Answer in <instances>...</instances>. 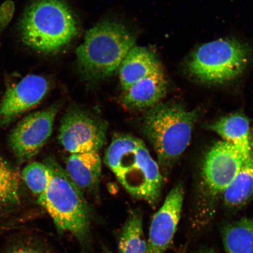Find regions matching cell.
Here are the masks:
<instances>
[{"label": "cell", "mask_w": 253, "mask_h": 253, "mask_svg": "<svg viewBox=\"0 0 253 253\" xmlns=\"http://www.w3.org/2000/svg\"><path fill=\"white\" fill-rule=\"evenodd\" d=\"M104 162L132 197L157 207L164 179L143 141L128 134L115 136L106 150Z\"/></svg>", "instance_id": "1"}, {"label": "cell", "mask_w": 253, "mask_h": 253, "mask_svg": "<svg viewBox=\"0 0 253 253\" xmlns=\"http://www.w3.org/2000/svg\"><path fill=\"white\" fill-rule=\"evenodd\" d=\"M45 164L49 170L50 181L38 204L45 209L59 233H71L79 242L89 237L91 211L84 192L75 184L54 157Z\"/></svg>", "instance_id": "2"}, {"label": "cell", "mask_w": 253, "mask_h": 253, "mask_svg": "<svg viewBox=\"0 0 253 253\" xmlns=\"http://www.w3.org/2000/svg\"><path fill=\"white\" fill-rule=\"evenodd\" d=\"M77 34L74 16L62 0H35L25 9L20 20L22 42L46 54L61 50Z\"/></svg>", "instance_id": "3"}, {"label": "cell", "mask_w": 253, "mask_h": 253, "mask_svg": "<svg viewBox=\"0 0 253 253\" xmlns=\"http://www.w3.org/2000/svg\"><path fill=\"white\" fill-rule=\"evenodd\" d=\"M197 119L196 111L176 103L160 102L148 110L142 126L161 166H171L184 153Z\"/></svg>", "instance_id": "4"}, {"label": "cell", "mask_w": 253, "mask_h": 253, "mask_svg": "<svg viewBox=\"0 0 253 253\" xmlns=\"http://www.w3.org/2000/svg\"><path fill=\"white\" fill-rule=\"evenodd\" d=\"M135 41L124 25L115 21L101 22L87 31L83 43L78 47L79 69L88 79L109 77L119 70Z\"/></svg>", "instance_id": "5"}, {"label": "cell", "mask_w": 253, "mask_h": 253, "mask_svg": "<svg viewBox=\"0 0 253 253\" xmlns=\"http://www.w3.org/2000/svg\"><path fill=\"white\" fill-rule=\"evenodd\" d=\"M251 51L246 44L220 39L199 46L189 59L191 75L202 82L223 84L233 80L248 65Z\"/></svg>", "instance_id": "6"}, {"label": "cell", "mask_w": 253, "mask_h": 253, "mask_svg": "<svg viewBox=\"0 0 253 253\" xmlns=\"http://www.w3.org/2000/svg\"><path fill=\"white\" fill-rule=\"evenodd\" d=\"M107 130L102 119L86 111L72 109L63 117L58 140L71 154L99 152L106 143Z\"/></svg>", "instance_id": "7"}, {"label": "cell", "mask_w": 253, "mask_h": 253, "mask_svg": "<svg viewBox=\"0 0 253 253\" xmlns=\"http://www.w3.org/2000/svg\"><path fill=\"white\" fill-rule=\"evenodd\" d=\"M58 109L54 105L31 114L15 126L9 135V144L20 162L36 156L49 140Z\"/></svg>", "instance_id": "8"}, {"label": "cell", "mask_w": 253, "mask_h": 253, "mask_svg": "<svg viewBox=\"0 0 253 253\" xmlns=\"http://www.w3.org/2000/svg\"><path fill=\"white\" fill-rule=\"evenodd\" d=\"M245 157L233 145L224 141L216 142L204 160L202 175L213 195L222 194L235 178Z\"/></svg>", "instance_id": "9"}, {"label": "cell", "mask_w": 253, "mask_h": 253, "mask_svg": "<svg viewBox=\"0 0 253 253\" xmlns=\"http://www.w3.org/2000/svg\"><path fill=\"white\" fill-rule=\"evenodd\" d=\"M184 195L182 184L174 186L154 214L147 241V253H165L172 245L181 219Z\"/></svg>", "instance_id": "10"}, {"label": "cell", "mask_w": 253, "mask_h": 253, "mask_svg": "<svg viewBox=\"0 0 253 253\" xmlns=\"http://www.w3.org/2000/svg\"><path fill=\"white\" fill-rule=\"evenodd\" d=\"M49 84L42 76L30 75L6 91L0 102V126L10 123L41 102Z\"/></svg>", "instance_id": "11"}, {"label": "cell", "mask_w": 253, "mask_h": 253, "mask_svg": "<svg viewBox=\"0 0 253 253\" xmlns=\"http://www.w3.org/2000/svg\"><path fill=\"white\" fill-rule=\"evenodd\" d=\"M167 91V79L161 70L141 79L125 90L123 103L130 110L150 109L161 102Z\"/></svg>", "instance_id": "12"}, {"label": "cell", "mask_w": 253, "mask_h": 253, "mask_svg": "<svg viewBox=\"0 0 253 253\" xmlns=\"http://www.w3.org/2000/svg\"><path fill=\"white\" fill-rule=\"evenodd\" d=\"M65 170L82 191L93 193L99 188L102 160L99 152L72 154L66 159Z\"/></svg>", "instance_id": "13"}, {"label": "cell", "mask_w": 253, "mask_h": 253, "mask_svg": "<svg viewBox=\"0 0 253 253\" xmlns=\"http://www.w3.org/2000/svg\"><path fill=\"white\" fill-rule=\"evenodd\" d=\"M163 70L154 53L145 47L133 46L120 65L119 78L124 91L141 79Z\"/></svg>", "instance_id": "14"}, {"label": "cell", "mask_w": 253, "mask_h": 253, "mask_svg": "<svg viewBox=\"0 0 253 253\" xmlns=\"http://www.w3.org/2000/svg\"><path fill=\"white\" fill-rule=\"evenodd\" d=\"M211 130L235 147L245 157L253 148L251 126L248 118L240 113L233 114L209 126Z\"/></svg>", "instance_id": "15"}, {"label": "cell", "mask_w": 253, "mask_h": 253, "mask_svg": "<svg viewBox=\"0 0 253 253\" xmlns=\"http://www.w3.org/2000/svg\"><path fill=\"white\" fill-rule=\"evenodd\" d=\"M222 194L224 207L229 210H239L253 201V148Z\"/></svg>", "instance_id": "16"}, {"label": "cell", "mask_w": 253, "mask_h": 253, "mask_svg": "<svg viewBox=\"0 0 253 253\" xmlns=\"http://www.w3.org/2000/svg\"><path fill=\"white\" fill-rule=\"evenodd\" d=\"M224 253H253V217H245L223 227Z\"/></svg>", "instance_id": "17"}, {"label": "cell", "mask_w": 253, "mask_h": 253, "mask_svg": "<svg viewBox=\"0 0 253 253\" xmlns=\"http://www.w3.org/2000/svg\"><path fill=\"white\" fill-rule=\"evenodd\" d=\"M119 253H147L140 211H132L122 227L119 237Z\"/></svg>", "instance_id": "18"}, {"label": "cell", "mask_w": 253, "mask_h": 253, "mask_svg": "<svg viewBox=\"0 0 253 253\" xmlns=\"http://www.w3.org/2000/svg\"><path fill=\"white\" fill-rule=\"evenodd\" d=\"M20 174L0 158V211H11L22 204Z\"/></svg>", "instance_id": "19"}, {"label": "cell", "mask_w": 253, "mask_h": 253, "mask_svg": "<svg viewBox=\"0 0 253 253\" xmlns=\"http://www.w3.org/2000/svg\"><path fill=\"white\" fill-rule=\"evenodd\" d=\"M21 176L34 196L39 198L45 192L50 181V172L45 163H31L24 168Z\"/></svg>", "instance_id": "20"}, {"label": "cell", "mask_w": 253, "mask_h": 253, "mask_svg": "<svg viewBox=\"0 0 253 253\" xmlns=\"http://www.w3.org/2000/svg\"><path fill=\"white\" fill-rule=\"evenodd\" d=\"M15 11V5L11 0H6L0 7V31L5 29L10 23Z\"/></svg>", "instance_id": "21"}, {"label": "cell", "mask_w": 253, "mask_h": 253, "mask_svg": "<svg viewBox=\"0 0 253 253\" xmlns=\"http://www.w3.org/2000/svg\"><path fill=\"white\" fill-rule=\"evenodd\" d=\"M6 253H48L29 242H22L12 246Z\"/></svg>", "instance_id": "22"}, {"label": "cell", "mask_w": 253, "mask_h": 253, "mask_svg": "<svg viewBox=\"0 0 253 253\" xmlns=\"http://www.w3.org/2000/svg\"><path fill=\"white\" fill-rule=\"evenodd\" d=\"M194 253H215V252L211 249H204L199 250V251Z\"/></svg>", "instance_id": "23"}, {"label": "cell", "mask_w": 253, "mask_h": 253, "mask_svg": "<svg viewBox=\"0 0 253 253\" xmlns=\"http://www.w3.org/2000/svg\"><path fill=\"white\" fill-rule=\"evenodd\" d=\"M181 253H184V252H181Z\"/></svg>", "instance_id": "24"}]
</instances>
